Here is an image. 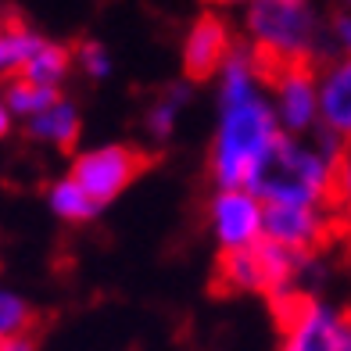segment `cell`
<instances>
[{
	"label": "cell",
	"instance_id": "cell-19",
	"mask_svg": "<svg viewBox=\"0 0 351 351\" xmlns=\"http://www.w3.org/2000/svg\"><path fill=\"white\" fill-rule=\"evenodd\" d=\"M72 54H75V69L83 72L86 79H93V83L108 79L111 69H115V61H111V51H108L101 40H83Z\"/></svg>",
	"mask_w": 351,
	"mask_h": 351
},
{
	"label": "cell",
	"instance_id": "cell-8",
	"mask_svg": "<svg viewBox=\"0 0 351 351\" xmlns=\"http://www.w3.org/2000/svg\"><path fill=\"white\" fill-rule=\"evenodd\" d=\"M337 230L333 208H308V204H265V241L287 251L315 254L326 237Z\"/></svg>",
	"mask_w": 351,
	"mask_h": 351
},
{
	"label": "cell",
	"instance_id": "cell-2",
	"mask_svg": "<svg viewBox=\"0 0 351 351\" xmlns=\"http://www.w3.org/2000/svg\"><path fill=\"white\" fill-rule=\"evenodd\" d=\"M283 130L276 122V111L269 104V90L251 101L219 104L212 151H208V172L215 190H237L251 186L262 162L280 143Z\"/></svg>",
	"mask_w": 351,
	"mask_h": 351
},
{
	"label": "cell",
	"instance_id": "cell-23",
	"mask_svg": "<svg viewBox=\"0 0 351 351\" xmlns=\"http://www.w3.org/2000/svg\"><path fill=\"white\" fill-rule=\"evenodd\" d=\"M14 130V115L8 111V101H4V90H0V140Z\"/></svg>",
	"mask_w": 351,
	"mask_h": 351
},
{
	"label": "cell",
	"instance_id": "cell-10",
	"mask_svg": "<svg viewBox=\"0 0 351 351\" xmlns=\"http://www.w3.org/2000/svg\"><path fill=\"white\" fill-rule=\"evenodd\" d=\"M319 133L337 147L351 143V58L319 65Z\"/></svg>",
	"mask_w": 351,
	"mask_h": 351
},
{
	"label": "cell",
	"instance_id": "cell-7",
	"mask_svg": "<svg viewBox=\"0 0 351 351\" xmlns=\"http://www.w3.org/2000/svg\"><path fill=\"white\" fill-rule=\"evenodd\" d=\"M269 104L276 111L283 136L319 133V69L291 65L269 72Z\"/></svg>",
	"mask_w": 351,
	"mask_h": 351
},
{
	"label": "cell",
	"instance_id": "cell-22",
	"mask_svg": "<svg viewBox=\"0 0 351 351\" xmlns=\"http://www.w3.org/2000/svg\"><path fill=\"white\" fill-rule=\"evenodd\" d=\"M4 351H36L33 333H19V337H4Z\"/></svg>",
	"mask_w": 351,
	"mask_h": 351
},
{
	"label": "cell",
	"instance_id": "cell-25",
	"mask_svg": "<svg viewBox=\"0 0 351 351\" xmlns=\"http://www.w3.org/2000/svg\"><path fill=\"white\" fill-rule=\"evenodd\" d=\"M333 11H351V0H333Z\"/></svg>",
	"mask_w": 351,
	"mask_h": 351
},
{
	"label": "cell",
	"instance_id": "cell-26",
	"mask_svg": "<svg viewBox=\"0 0 351 351\" xmlns=\"http://www.w3.org/2000/svg\"><path fill=\"white\" fill-rule=\"evenodd\" d=\"M0 351H4V337H0Z\"/></svg>",
	"mask_w": 351,
	"mask_h": 351
},
{
	"label": "cell",
	"instance_id": "cell-5",
	"mask_svg": "<svg viewBox=\"0 0 351 351\" xmlns=\"http://www.w3.org/2000/svg\"><path fill=\"white\" fill-rule=\"evenodd\" d=\"M143 169H147V154H140L130 143H97L72 158L69 176L104 208L136 183Z\"/></svg>",
	"mask_w": 351,
	"mask_h": 351
},
{
	"label": "cell",
	"instance_id": "cell-6",
	"mask_svg": "<svg viewBox=\"0 0 351 351\" xmlns=\"http://www.w3.org/2000/svg\"><path fill=\"white\" fill-rule=\"evenodd\" d=\"M208 233L222 254L251 251L265 241V204L251 186L215 190L208 201Z\"/></svg>",
	"mask_w": 351,
	"mask_h": 351
},
{
	"label": "cell",
	"instance_id": "cell-3",
	"mask_svg": "<svg viewBox=\"0 0 351 351\" xmlns=\"http://www.w3.org/2000/svg\"><path fill=\"white\" fill-rule=\"evenodd\" d=\"M337 143L323 133L315 136H280L273 154L262 162L251 190L262 204H308L330 208L333 197V165H337Z\"/></svg>",
	"mask_w": 351,
	"mask_h": 351
},
{
	"label": "cell",
	"instance_id": "cell-18",
	"mask_svg": "<svg viewBox=\"0 0 351 351\" xmlns=\"http://www.w3.org/2000/svg\"><path fill=\"white\" fill-rule=\"evenodd\" d=\"M29 326H33L29 301L0 287V337H19V333H29Z\"/></svg>",
	"mask_w": 351,
	"mask_h": 351
},
{
	"label": "cell",
	"instance_id": "cell-14",
	"mask_svg": "<svg viewBox=\"0 0 351 351\" xmlns=\"http://www.w3.org/2000/svg\"><path fill=\"white\" fill-rule=\"evenodd\" d=\"M219 283H222V291H233V294H265L258 247L222 254L219 258Z\"/></svg>",
	"mask_w": 351,
	"mask_h": 351
},
{
	"label": "cell",
	"instance_id": "cell-24",
	"mask_svg": "<svg viewBox=\"0 0 351 351\" xmlns=\"http://www.w3.org/2000/svg\"><path fill=\"white\" fill-rule=\"evenodd\" d=\"M204 4H219V8H247L251 0H204Z\"/></svg>",
	"mask_w": 351,
	"mask_h": 351
},
{
	"label": "cell",
	"instance_id": "cell-12",
	"mask_svg": "<svg viewBox=\"0 0 351 351\" xmlns=\"http://www.w3.org/2000/svg\"><path fill=\"white\" fill-rule=\"evenodd\" d=\"M47 36H40L33 25H25V22H0V75H22L25 65L36 58V51L43 47Z\"/></svg>",
	"mask_w": 351,
	"mask_h": 351
},
{
	"label": "cell",
	"instance_id": "cell-15",
	"mask_svg": "<svg viewBox=\"0 0 351 351\" xmlns=\"http://www.w3.org/2000/svg\"><path fill=\"white\" fill-rule=\"evenodd\" d=\"M72 69H75L72 47L54 43V40H43V47L36 51V58L25 65L22 79H29V83H40V86H51V90H61V83L69 79Z\"/></svg>",
	"mask_w": 351,
	"mask_h": 351
},
{
	"label": "cell",
	"instance_id": "cell-13",
	"mask_svg": "<svg viewBox=\"0 0 351 351\" xmlns=\"http://www.w3.org/2000/svg\"><path fill=\"white\" fill-rule=\"evenodd\" d=\"M47 208H51L61 222H72V226L101 215V204L93 201L72 176H61V180H54L51 186H47Z\"/></svg>",
	"mask_w": 351,
	"mask_h": 351
},
{
	"label": "cell",
	"instance_id": "cell-21",
	"mask_svg": "<svg viewBox=\"0 0 351 351\" xmlns=\"http://www.w3.org/2000/svg\"><path fill=\"white\" fill-rule=\"evenodd\" d=\"M330 58H351V11L330 14Z\"/></svg>",
	"mask_w": 351,
	"mask_h": 351
},
{
	"label": "cell",
	"instance_id": "cell-11",
	"mask_svg": "<svg viewBox=\"0 0 351 351\" xmlns=\"http://www.w3.org/2000/svg\"><path fill=\"white\" fill-rule=\"evenodd\" d=\"M79 130H83V115H79V104L69 97H58L47 111H40L36 119L25 122V136L43 143V147H58L65 151L79 140Z\"/></svg>",
	"mask_w": 351,
	"mask_h": 351
},
{
	"label": "cell",
	"instance_id": "cell-1",
	"mask_svg": "<svg viewBox=\"0 0 351 351\" xmlns=\"http://www.w3.org/2000/svg\"><path fill=\"white\" fill-rule=\"evenodd\" d=\"M244 47L269 72L330 58V14L319 0H251L244 8Z\"/></svg>",
	"mask_w": 351,
	"mask_h": 351
},
{
	"label": "cell",
	"instance_id": "cell-9",
	"mask_svg": "<svg viewBox=\"0 0 351 351\" xmlns=\"http://www.w3.org/2000/svg\"><path fill=\"white\" fill-rule=\"evenodd\" d=\"M237 47L241 43L233 40V29L222 14H215V11L197 14V19L190 22L186 36H183V72H186V79H194V83L215 79Z\"/></svg>",
	"mask_w": 351,
	"mask_h": 351
},
{
	"label": "cell",
	"instance_id": "cell-17",
	"mask_svg": "<svg viewBox=\"0 0 351 351\" xmlns=\"http://www.w3.org/2000/svg\"><path fill=\"white\" fill-rule=\"evenodd\" d=\"M186 101H190V90H186V86H169V90H162V93H158V97L147 104L143 125H147V133H151L158 143H165V140L176 133V122H180Z\"/></svg>",
	"mask_w": 351,
	"mask_h": 351
},
{
	"label": "cell",
	"instance_id": "cell-20",
	"mask_svg": "<svg viewBox=\"0 0 351 351\" xmlns=\"http://www.w3.org/2000/svg\"><path fill=\"white\" fill-rule=\"evenodd\" d=\"M333 215L351 212V143L337 151V165H333V197H330Z\"/></svg>",
	"mask_w": 351,
	"mask_h": 351
},
{
	"label": "cell",
	"instance_id": "cell-16",
	"mask_svg": "<svg viewBox=\"0 0 351 351\" xmlns=\"http://www.w3.org/2000/svg\"><path fill=\"white\" fill-rule=\"evenodd\" d=\"M61 97V90H51V86H40V83H29V79L14 75L4 83V101H8V111L14 115V122H29L36 119L40 111H47L54 101Z\"/></svg>",
	"mask_w": 351,
	"mask_h": 351
},
{
	"label": "cell",
	"instance_id": "cell-4",
	"mask_svg": "<svg viewBox=\"0 0 351 351\" xmlns=\"http://www.w3.org/2000/svg\"><path fill=\"white\" fill-rule=\"evenodd\" d=\"M280 348L276 351H351V312L319 294L280 301Z\"/></svg>",
	"mask_w": 351,
	"mask_h": 351
}]
</instances>
